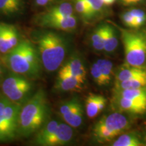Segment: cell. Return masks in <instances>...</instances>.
<instances>
[{
	"mask_svg": "<svg viewBox=\"0 0 146 146\" xmlns=\"http://www.w3.org/2000/svg\"><path fill=\"white\" fill-rule=\"evenodd\" d=\"M146 77V70L143 68L132 66L127 64L119 69L116 74V82H121L131 78Z\"/></svg>",
	"mask_w": 146,
	"mask_h": 146,
	"instance_id": "obj_14",
	"label": "cell"
},
{
	"mask_svg": "<svg viewBox=\"0 0 146 146\" xmlns=\"http://www.w3.org/2000/svg\"><path fill=\"white\" fill-rule=\"evenodd\" d=\"M9 101H10V100L7 97H5L4 95L0 96V116L3 114L5 108L6 107Z\"/></svg>",
	"mask_w": 146,
	"mask_h": 146,
	"instance_id": "obj_31",
	"label": "cell"
},
{
	"mask_svg": "<svg viewBox=\"0 0 146 146\" xmlns=\"http://www.w3.org/2000/svg\"><path fill=\"white\" fill-rule=\"evenodd\" d=\"M118 46V39L114 29L108 25H105V39L104 50L107 53H112Z\"/></svg>",
	"mask_w": 146,
	"mask_h": 146,
	"instance_id": "obj_21",
	"label": "cell"
},
{
	"mask_svg": "<svg viewBox=\"0 0 146 146\" xmlns=\"http://www.w3.org/2000/svg\"><path fill=\"white\" fill-rule=\"evenodd\" d=\"M38 50L41 64L47 72H52L57 70L63 62L66 47L61 36L49 32L40 36L38 39Z\"/></svg>",
	"mask_w": 146,
	"mask_h": 146,
	"instance_id": "obj_3",
	"label": "cell"
},
{
	"mask_svg": "<svg viewBox=\"0 0 146 146\" xmlns=\"http://www.w3.org/2000/svg\"><path fill=\"white\" fill-rule=\"evenodd\" d=\"M112 106L120 112L133 114H143L146 112V103L123 98L118 95L113 96Z\"/></svg>",
	"mask_w": 146,
	"mask_h": 146,
	"instance_id": "obj_10",
	"label": "cell"
},
{
	"mask_svg": "<svg viewBox=\"0 0 146 146\" xmlns=\"http://www.w3.org/2000/svg\"><path fill=\"white\" fill-rule=\"evenodd\" d=\"M103 96L100 95L90 94L85 100V110L87 116L89 118H95L100 113V103Z\"/></svg>",
	"mask_w": 146,
	"mask_h": 146,
	"instance_id": "obj_17",
	"label": "cell"
},
{
	"mask_svg": "<svg viewBox=\"0 0 146 146\" xmlns=\"http://www.w3.org/2000/svg\"><path fill=\"white\" fill-rule=\"evenodd\" d=\"M66 123L71 127L77 128L83 123V110L81 104L61 116Z\"/></svg>",
	"mask_w": 146,
	"mask_h": 146,
	"instance_id": "obj_15",
	"label": "cell"
},
{
	"mask_svg": "<svg viewBox=\"0 0 146 146\" xmlns=\"http://www.w3.org/2000/svg\"><path fill=\"white\" fill-rule=\"evenodd\" d=\"M114 94L128 99L146 103V87L133 89H121V90L114 89Z\"/></svg>",
	"mask_w": 146,
	"mask_h": 146,
	"instance_id": "obj_18",
	"label": "cell"
},
{
	"mask_svg": "<svg viewBox=\"0 0 146 146\" xmlns=\"http://www.w3.org/2000/svg\"><path fill=\"white\" fill-rule=\"evenodd\" d=\"M116 0H102L104 5H110L114 3Z\"/></svg>",
	"mask_w": 146,
	"mask_h": 146,
	"instance_id": "obj_34",
	"label": "cell"
},
{
	"mask_svg": "<svg viewBox=\"0 0 146 146\" xmlns=\"http://www.w3.org/2000/svg\"><path fill=\"white\" fill-rule=\"evenodd\" d=\"M39 24L44 27L70 31L76 28L77 20L74 15L64 17H45L41 16L39 19Z\"/></svg>",
	"mask_w": 146,
	"mask_h": 146,
	"instance_id": "obj_9",
	"label": "cell"
},
{
	"mask_svg": "<svg viewBox=\"0 0 146 146\" xmlns=\"http://www.w3.org/2000/svg\"><path fill=\"white\" fill-rule=\"evenodd\" d=\"M73 15V8L70 3L65 2L47 10L43 16L45 17H64Z\"/></svg>",
	"mask_w": 146,
	"mask_h": 146,
	"instance_id": "obj_20",
	"label": "cell"
},
{
	"mask_svg": "<svg viewBox=\"0 0 146 146\" xmlns=\"http://www.w3.org/2000/svg\"><path fill=\"white\" fill-rule=\"evenodd\" d=\"M130 127L129 120L120 113L104 116L94 126L93 133L97 141L108 143L112 141Z\"/></svg>",
	"mask_w": 146,
	"mask_h": 146,
	"instance_id": "obj_4",
	"label": "cell"
},
{
	"mask_svg": "<svg viewBox=\"0 0 146 146\" xmlns=\"http://www.w3.org/2000/svg\"><path fill=\"white\" fill-rule=\"evenodd\" d=\"M96 63L99 66L100 70L106 80L107 83L108 84L112 79V63L107 60H98Z\"/></svg>",
	"mask_w": 146,
	"mask_h": 146,
	"instance_id": "obj_25",
	"label": "cell"
},
{
	"mask_svg": "<svg viewBox=\"0 0 146 146\" xmlns=\"http://www.w3.org/2000/svg\"><path fill=\"white\" fill-rule=\"evenodd\" d=\"M59 72L66 73L71 76H75L85 81L86 77V70L82 63V62L78 58H73L64 65L60 69Z\"/></svg>",
	"mask_w": 146,
	"mask_h": 146,
	"instance_id": "obj_13",
	"label": "cell"
},
{
	"mask_svg": "<svg viewBox=\"0 0 146 146\" xmlns=\"http://www.w3.org/2000/svg\"><path fill=\"white\" fill-rule=\"evenodd\" d=\"M91 74L93 76L94 81L100 86L107 85L106 80L100 70V69L96 63H94L91 67Z\"/></svg>",
	"mask_w": 146,
	"mask_h": 146,
	"instance_id": "obj_26",
	"label": "cell"
},
{
	"mask_svg": "<svg viewBox=\"0 0 146 146\" xmlns=\"http://www.w3.org/2000/svg\"><path fill=\"white\" fill-rule=\"evenodd\" d=\"M121 18L126 26L131 27V28H134V18L131 15L129 12L123 13Z\"/></svg>",
	"mask_w": 146,
	"mask_h": 146,
	"instance_id": "obj_30",
	"label": "cell"
},
{
	"mask_svg": "<svg viewBox=\"0 0 146 146\" xmlns=\"http://www.w3.org/2000/svg\"><path fill=\"white\" fill-rule=\"evenodd\" d=\"M142 141H143V142L144 145H146V135L144 137V138L142 139Z\"/></svg>",
	"mask_w": 146,
	"mask_h": 146,
	"instance_id": "obj_37",
	"label": "cell"
},
{
	"mask_svg": "<svg viewBox=\"0 0 146 146\" xmlns=\"http://www.w3.org/2000/svg\"><path fill=\"white\" fill-rule=\"evenodd\" d=\"M52 1L53 0H35V2L38 5L43 6V5H47V3H49Z\"/></svg>",
	"mask_w": 146,
	"mask_h": 146,
	"instance_id": "obj_33",
	"label": "cell"
},
{
	"mask_svg": "<svg viewBox=\"0 0 146 146\" xmlns=\"http://www.w3.org/2000/svg\"><path fill=\"white\" fill-rule=\"evenodd\" d=\"M32 88L31 83L18 74H10L1 84L3 94L10 101L18 103L27 96Z\"/></svg>",
	"mask_w": 146,
	"mask_h": 146,
	"instance_id": "obj_6",
	"label": "cell"
},
{
	"mask_svg": "<svg viewBox=\"0 0 146 146\" xmlns=\"http://www.w3.org/2000/svg\"><path fill=\"white\" fill-rule=\"evenodd\" d=\"M3 61L12 72L23 76H37L41 68L39 55L28 40L20 41L5 54Z\"/></svg>",
	"mask_w": 146,
	"mask_h": 146,
	"instance_id": "obj_2",
	"label": "cell"
},
{
	"mask_svg": "<svg viewBox=\"0 0 146 146\" xmlns=\"http://www.w3.org/2000/svg\"><path fill=\"white\" fill-rule=\"evenodd\" d=\"M23 6V0H0V14L13 15L21 11Z\"/></svg>",
	"mask_w": 146,
	"mask_h": 146,
	"instance_id": "obj_19",
	"label": "cell"
},
{
	"mask_svg": "<svg viewBox=\"0 0 146 146\" xmlns=\"http://www.w3.org/2000/svg\"><path fill=\"white\" fill-rule=\"evenodd\" d=\"M131 15L133 18H141V17H146V13L144 11L141 10H138V9H134L129 11Z\"/></svg>",
	"mask_w": 146,
	"mask_h": 146,
	"instance_id": "obj_32",
	"label": "cell"
},
{
	"mask_svg": "<svg viewBox=\"0 0 146 146\" xmlns=\"http://www.w3.org/2000/svg\"><path fill=\"white\" fill-rule=\"evenodd\" d=\"M143 1V0H129L127 1V5H131V4H135V3H137L140 1Z\"/></svg>",
	"mask_w": 146,
	"mask_h": 146,
	"instance_id": "obj_35",
	"label": "cell"
},
{
	"mask_svg": "<svg viewBox=\"0 0 146 146\" xmlns=\"http://www.w3.org/2000/svg\"><path fill=\"white\" fill-rule=\"evenodd\" d=\"M73 131L68 124H59L55 132L47 138L42 146L64 145L72 140Z\"/></svg>",
	"mask_w": 146,
	"mask_h": 146,
	"instance_id": "obj_11",
	"label": "cell"
},
{
	"mask_svg": "<svg viewBox=\"0 0 146 146\" xmlns=\"http://www.w3.org/2000/svg\"><path fill=\"white\" fill-rule=\"evenodd\" d=\"M21 108L19 103L9 101L1 116V137L2 141L15 138L18 133V116Z\"/></svg>",
	"mask_w": 146,
	"mask_h": 146,
	"instance_id": "obj_7",
	"label": "cell"
},
{
	"mask_svg": "<svg viewBox=\"0 0 146 146\" xmlns=\"http://www.w3.org/2000/svg\"><path fill=\"white\" fill-rule=\"evenodd\" d=\"M59 123L56 120H51L47 123L43 127L40 128V130L35 139L34 143L36 145H42L47 138H49L55 132Z\"/></svg>",
	"mask_w": 146,
	"mask_h": 146,
	"instance_id": "obj_16",
	"label": "cell"
},
{
	"mask_svg": "<svg viewBox=\"0 0 146 146\" xmlns=\"http://www.w3.org/2000/svg\"><path fill=\"white\" fill-rule=\"evenodd\" d=\"M120 30L126 62L132 66L144 68L146 62V35L123 29Z\"/></svg>",
	"mask_w": 146,
	"mask_h": 146,
	"instance_id": "obj_5",
	"label": "cell"
},
{
	"mask_svg": "<svg viewBox=\"0 0 146 146\" xmlns=\"http://www.w3.org/2000/svg\"><path fill=\"white\" fill-rule=\"evenodd\" d=\"M121 1H123V3H124V2H125V0H121Z\"/></svg>",
	"mask_w": 146,
	"mask_h": 146,
	"instance_id": "obj_39",
	"label": "cell"
},
{
	"mask_svg": "<svg viewBox=\"0 0 146 146\" xmlns=\"http://www.w3.org/2000/svg\"><path fill=\"white\" fill-rule=\"evenodd\" d=\"M146 87V77H137L121 82H116L114 89H133Z\"/></svg>",
	"mask_w": 146,
	"mask_h": 146,
	"instance_id": "obj_23",
	"label": "cell"
},
{
	"mask_svg": "<svg viewBox=\"0 0 146 146\" xmlns=\"http://www.w3.org/2000/svg\"><path fill=\"white\" fill-rule=\"evenodd\" d=\"M85 1L93 16L100 12L104 5L102 0H85Z\"/></svg>",
	"mask_w": 146,
	"mask_h": 146,
	"instance_id": "obj_28",
	"label": "cell"
},
{
	"mask_svg": "<svg viewBox=\"0 0 146 146\" xmlns=\"http://www.w3.org/2000/svg\"><path fill=\"white\" fill-rule=\"evenodd\" d=\"M18 33L14 26L0 23V52L5 54L19 43Z\"/></svg>",
	"mask_w": 146,
	"mask_h": 146,
	"instance_id": "obj_8",
	"label": "cell"
},
{
	"mask_svg": "<svg viewBox=\"0 0 146 146\" xmlns=\"http://www.w3.org/2000/svg\"><path fill=\"white\" fill-rule=\"evenodd\" d=\"M113 146H143L141 139L134 134H123L113 142Z\"/></svg>",
	"mask_w": 146,
	"mask_h": 146,
	"instance_id": "obj_22",
	"label": "cell"
},
{
	"mask_svg": "<svg viewBox=\"0 0 146 146\" xmlns=\"http://www.w3.org/2000/svg\"><path fill=\"white\" fill-rule=\"evenodd\" d=\"M129 1V0H125V2H124L123 3H124V4H125V5H127V1Z\"/></svg>",
	"mask_w": 146,
	"mask_h": 146,
	"instance_id": "obj_38",
	"label": "cell"
},
{
	"mask_svg": "<svg viewBox=\"0 0 146 146\" xmlns=\"http://www.w3.org/2000/svg\"><path fill=\"white\" fill-rule=\"evenodd\" d=\"M76 12L85 18H90L93 16L90 9L85 0H74Z\"/></svg>",
	"mask_w": 146,
	"mask_h": 146,
	"instance_id": "obj_27",
	"label": "cell"
},
{
	"mask_svg": "<svg viewBox=\"0 0 146 146\" xmlns=\"http://www.w3.org/2000/svg\"><path fill=\"white\" fill-rule=\"evenodd\" d=\"M48 105L43 89H39L21 106L18 116V133L28 137L40 129L46 121Z\"/></svg>",
	"mask_w": 146,
	"mask_h": 146,
	"instance_id": "obj_1",
	"label": "cell"
},
{
	"mask_svg": "<svg viewBox=\"0 0 146 146\" xmlns=\"http://www.w3.org/2000/svg\"><path fill=\"white\" fill-rule=\"evenodd\" d=\"M3 73V70H2V66L1 64V62H0V78L1 77V75H2Z\"/></svg>",
	"mask_w": 146,
	"mask_h": 146,
	"instance_id": "obj_36",
	"label": "cell"
},
{
	"mask_svg": "<svg viewBox=\"0 0 146 146\" xmlns=\"http://www.w3.org/2000/svg\"><path fill=\"white\" fill-rule=\"evenodd\" d=\"M105 39V25L97 28L91 35V41L92 46L96 50H104Z\"/></svg>",
	"mask_w": 146,
	"mask_h": 146,
	"instance_id": "obj_24",
	"label": "cell"
},
{
	"mask_svg": "<svg viewBox=\"0 0 146 146\" xmlns=\"http://www.w3.org/2000/svg\"><path fill=\"white\" fill-rule=\"evenodd\" d=\"M79 104V102L76 99H72L70 100V101L65 102L64 104H62L60 106L59 109V114L60 116H62V115L65 114L66 113H67L68 111H70V110L74 108L76 106H77Z\"/></svg>",
	"mask_w": 146,
	"mask_h": 146,
	"instance_id": "obj_29",
	"label": "cell"
},
{
	"mask_svg": "<svg viewBox=\"0 0 146 146\" xmlns=\"http://www.w3.org/2000/svg\"><path fill=\"white\" fill-rule=\"evenodd\" d=\"M84 81L66 73L58 72L55 88L58 91H71L79 90L82 88Z\"/></svg>",
	"mask_w": 146,
	"mask_h": 146,
	"instance_id": "obj_12",
	"label": "cell"
}]
</instances>
